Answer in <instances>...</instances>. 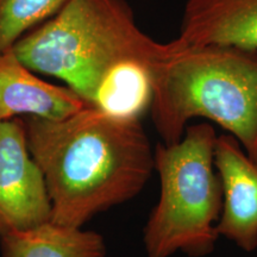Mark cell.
<instances>
[{
  "label": "cell",
  "instance_id": "6da1fadb",
  "mask_svg": "<svg viewBox=\"0 0 257 257\" xmlns=\"http://www.w3.org/2000/svg\"><path fill=\"white\" fill-rule=\"evenodd\" d=\"M14 50L29 68L63 81L88 105L141 119L166 43L141 30L126 0H69Z\"/></svg>",
  "mask_w": 257,
  "mask_h": 257
},
{
  "label": "cell",
  "instance_id": "7a4b0ae2",
  "mask_svg": "<svg viewBox=\"0 0 257 257\" xmlns=\"http://www.w3.org/2000/svg\"><path fill=\"white\" fill-rule=\"evenodd\" d=\"M22 119L29 152L46 180L54 223L83 227L137 197L155 172V149L140 118L86 105L61 119Z\"/></svg>",
  "mask_w": 257,
  "mask_h": 257
},
{
  "label": "cell",
  "instance_id": "3957f363",
  "mask_svg": "<svg viewBox=\"0 0 257 257\" xmlns=\"http://www.w3.org/2000/svg\"><path fill=\"white\" fill-rule=\"evenodd\" d=\"M149 111L163 144L179 142L189 121L205 118L257 163V50L167 42L154 72Z\"/></svg>",
  "mask_w": 257,
  "mask_h": 257
},
{
  "label": "cell",
  "instance_id": "277c9868",
  "mask_svg": "<svg viewBox=\"0 0 257 257\" xmlns=\"http://www.w3.org/2000/svg\"><path fill=\"white\" fill-rule=\"evenodd\" d=\"M217 138L211 124H193L179 142L155 147L160 197L143 230L147 257H205L216 248L223 204L214 166Z\"/></svg>",
  "mask_w": 257,
  "mask_h": 257
},
{
  "label": "cell",
  "instance_id": "5b68a950",
  "mask_svg": "<svg viewBox=\"0 0 257 257\" xmlns=\"http://www.w3.org/2000/svg\"><path fill=\"white\" fill-rule=\"evenodd\" d=\"M53 219L44 175L31 156L22 118L0 123V237Z\"/></svg>",
  "mask_w": 257,
  "mask_h": 257
},
{
  "label": "cell",
  "instance_id": "8992f818",
  "mask_svg": "<svg viewBox=\"0 0 257 257\" xmlns=\"http://www.w3.org/2000/svg\"><path fill=\"white\" fill-rule=\"evenodd\" d=\"M223 204L217 231L245 252L257 249V163L236 138L219 135L214 148Z\"/></svg>",
  "mask_w": 257,
  "mask_h": 257
},
{
  "label": "cell",
  "instance_id": "52a82bcc",
  "mask_svg": "<svg viewBox=\"0 0 257 257\" xmlns=\"http://www.w3.org/2000/svg\"><path fill=\"white\" fill-rule=\"evenodd\" d=\"M36 74L14 48L0 53V123L25 117L61 119L88 105L68 86L47 82Z\"/></svg>",
  "mask_w": 257,
  "mask_h": 257
},
{
  "label": "cell",
  "instance_id": "ba28073f",
  "mask_svg": "<svg viewBox=\"0 0 257 257\" xmlns=\"http://www.w3.org/2000/svg\"><path fill=\"white\" fill-rule=\"evenodd\" d=\"M176 40L257 50V0H187Z\"/></svg>",
  "mask_w": 257,
  "mask_h": 257
},
{
  "label": "cell",
  "instance_id": "9c48e42d",
  "mask_svg": "<svg viewBox=\"0 0 257 257\" xmlns=\"http://www.w3.org/2000/svg\"><path fill=\"white\" fill-rule=\"evenodd\" d=\"M2 257H105V238L95 231L54 221L0 237Z\"/></svg>",
  "mask_w": 257,
  "mask_h": 257
},
{
  "label": "cell",
  "instance_id": "30bf717a",
  "mask_svg": "<svg viewBox=\"0 0 257 257\" xmlns=\"http://www.w3.org/2000/svg\"><path fill=\"white\" fill-rule=\"evenodd\" d=\"M69 0H0V53L54 17Z\"/></svg>",
  "mask_w": 257,
  "mask_h": 257
}]
</instances>
